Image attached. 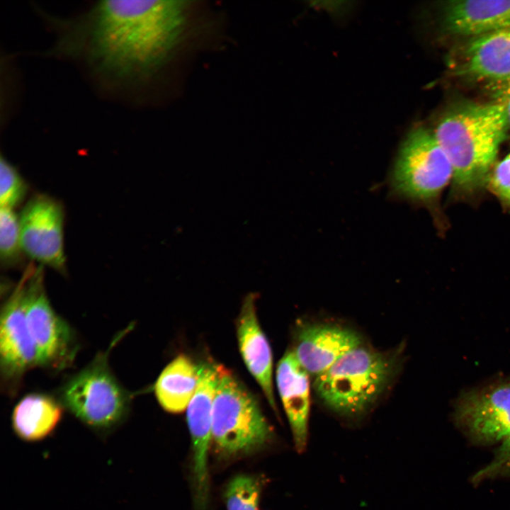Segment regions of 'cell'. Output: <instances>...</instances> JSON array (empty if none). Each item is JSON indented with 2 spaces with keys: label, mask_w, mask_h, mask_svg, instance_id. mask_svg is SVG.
<instances>
[{
  "label": "cell",
  "mask_w": 510,
  "mask_h": 510,
  "mask_svg": "<svg viewBox=\"0 0 510 510\" xmlns=\"http://www.w3.org/2000/svg\"><path fill=\"white\" fill-rule=\"evenodd\" d=\"M217 366H200L196 390L187 407V423L193 445V480L195 506L205 510L210 482L208 454L212 440V409L217 382Z\"/></svg>",
  "instance_id": "11"
},
{
  "label": "cell",
  "mask_w": 510,
  "mask_h": 510,
  "mask_svg": "<svg viewBox=\"0 0 510 510\" xmlns=\"http://www.w3.org/2000/svg\"><path fill=\"white\" fill-rule=\"evenodd\" d=\"M124 333L108 350L98 353L84 368L69 377L59 390V400L77 419L105 437L127 419L131 395L118 382L108 365V355Z\"/></svg>",
  "instance_id": "4"
},
{
  "label": "cell",
  "mask_w": 510,
  "mask_h": 510,
  "mask_svg": "<svg viewBox=\"0 0 510 510\" xmlns=\"http://www.w3.org/2000/svg\"><path fill=\"white\" fill-rule=\"evenodd\" d=\"M261 488V480L255 476H235L224 492L227 510H259Z\"/></svg>",
  "instance_id": "19"
},
{
  "label": "cell",
  "mask_w": 510,
  "mask_h": 510,
  "mask_svg": "<svg viewBox=\"0 0 510 510\" xmlns=\"http://www.w3.org/2000/svg\"><path fill=\"white\" fill-rule=\"evenodd\" d=\"M493 96L494 101L501 104L506 113L508 126L510 128V81L487 86Z\"/></svg>",
  "instance_id": "24"
},
{
  "label": "cell",
  "mask_w": 510,
  "mask_h": 510,
  "mask_svg": "<svg viewBox=\"0 0 510 510\" xmlns=\"http://www.w3.org/2000/svg\"><path fill=\"white\" fill-rule=\"evenodd\" d=\"M212 440L227 458L254 453L273 438V430L254 396L232 373L217 366Z\"/></svg>",
  "instance_id": "5"
},
{
  "label": "cell",
  "mask_w": 510,
  "mask_h": 510,
  "mask_svg": "<svg viewBox=\"0 0 510 510\" xmlns=\"http://www.w3.org/2000/svg\"><path fill=\"white\" fill-rule=\"evenodd\" d=\"M309 375L292 350L285 352L276 369L280 397L289 421L296 450H305L308 437L310 414Z\"/></svg>",
  "instance_id": "15"
},
{
  "label": "cell",
  "mask_w": 510,
  "mask_h": 510,
  "mask_svg": "<svg viewBox=\"0 0 510 510\" xmlns=\"http://www.w3.org/2000/svg\"><path fill=\"white\" fill-rule=\"evenodd\" d=\"M28 189V183L18 169L1 155L0 159L1 208L14 210L26 198Z\"/></svg>",
  "instance_id": "21"
},
{
  "label": "cell",
  "mask_w": 510,
  "mask_h": 510,
  "mask_svg": "<svg viewBox=\"0 0 510 510\" xmlns=\"http://www.w3.org/2000/svg\"><path fill=\"white\" fill-rule=\"evenodd\" d=\"M443 23L449 33L468 38L510 28V0L450 1Z\"/></svg>",
  "instance_id": "16"
},
{
  "label": "cell",
  "mask_w": 510,
  "mask_h": 510,
  "mask_svg": "<svg viewBox=\"0 0 510 510\" xmlns=\"http://www.w3.org/2000/svg\"><path fill=\"white\" fill-rule=\"evenodd\" d=\"M28 266L4 302L0 322V367L2 382L10 394L16 392L23 375L38 366L35 346L26 314L28 282L34 268Z\"/></svg>",
  "instance_id": "8"
},
{
  "label": "cell",
  "mask_w": 510,
  "mask_h": 510,
  "mask_svg": "<svg viewBox=\"0 0 510 510\" xmlns=\"http://www.w3.org/2000/svg\"><path fill=\"white\" fill-rule=\"evenodd\" d=\"M295 339L293 352L308 375L315 378L363 344L356 331L329 322L302 324L296 329Z\"/></svg>",
  "instance_id": "13"
},
{
  "label": "cell",
  "mask_w": 510,
  "mask_h": 510,
  "mask_svg": "<svg viewBox=\"0 0 510 510\" xmlns=\"http://www.w3.org/2000/svg\"><path fill=\"white\" fill-rule=\"evenodd\" d=\"M499 477H510V434L500 443L492 460L476 472L470 481L477 484Z\"/></svg>",
  "instance_id": "22"
},
{
  "label": "cell",
  "mask_w": 510,
  "mask_h": 510,
  "mask_svg": "<svg viewBox=\"0 0 510 510\" xmlns=\"http://www.w3.org/2000/svg\"><path fill=\"white\" fill-rule=\"evenodd\" d=\"M451 72L487 86L510 81V28L468 38L448 59Z\"/></svg>",
  "instance_id": "12"
},
{
  "label": "cell",
  "mask_w": 510,
  "mask_h": 510,
  "mask_svg": "<svg viewBox=\"0 0 510 510\" xmlns=\"http://www.w3.org/2000/svg\"><path fill=\"white\" fill-rule=\"evenodd\" d=\"M186 1L106 0L64 21L55 51L78 57L97 74L142 80L170 57L186 24Z\"/></svg>",
  "instance_id": "1"
},
{
  "label": "cell",
  "mask_w": 510,
  "mask_h": 510,
  "mask_svg": "<svg viewBox=\"0 0 510 510\" xmlns=\"http://www.w3.org/2000/svg\"><path fill=\"white\" fill-rule=\"evenodd\" d=\"M63 409L61 403L50 395L28 394L13 409V431L24 442H40L55 431L62 420Z\"/></svg>",
  "instance_id": "17"
},
{
  "label": "cell",
  "mask_w": 510,
  "mask_h": 510,
  "mask_svg": "<svg viewBox=\"0 0 510 510\" xmlns=\"http://www.w3.org/2000/svg\"><path fill=\"white\" fill-rule=\"evenodd\" d=\"M23 251L19 215L14 210L0 209V259L1 265L6 268L18 265L21 260Z\"/></svg>",
  "instance_id": "20"
},
{
  "label": "cell",
  "mask_w": 510,
  "mask_h": 510,
  "mask_svg": "<svg viewBox=\"0 0 510 510\" xmlns=\"http://www.w3.org/2000/svg\"><path fill=\"white\" fill-rule=\"evenodd\" d=\"M486 184L502 203L510 206V154L490 171Z\"/></svg>",
  "instance_id": "23"
},
{
  "label": "cell",
  "mask_w": 510,
  "mask_h": 510,
  "mask_svg": "<svg viewBox=\"0 0 510 510\" xmlns=\"http://www.w3.org/2000/svg\"><path fill=\"white\" fill-rule=\"evenodd\" d=\"M508 127L495 101L459 103L442 116L433 132L451 162L458 191L472 193L486 183Z\"/></svg>",
  "instance_id": "2"
},
{
  "label": "cell",
  "mask_w": 510,
  "mask_h": 510,
  "mask_svg": "<svg viewBox=\"0 0 510 510\" xmlns=\"http://www.w3.org/2000/svg\"><path fill=\"white\" fill-rule=\"evenodd\" d=\"M26 314L38 366L55 370L70 366L79 345L74 330L51 306L45 289L42 266L35 268L28 280Z\"/></svg>",
  "instance_id": "7"
},
{
  "label": "cell",
  "mask_w": 510,
  "mask_h": 510,
  "mask_svg": "<svg viewBox=\"0 0 510 510\" xmlns=\"http://www.w3.org/2000/svg\"><path fill=\"white\" fill-rule=\"evenodd\" d=\"M257 297L256 293H249L244 298L237 322L239 348L247 369L277 413L272 382V353L257 318Z\"/></svg>",
  "instance_id": "14"
},
{
  "label": "cell",
  "mask_w": 510,
  "mask_h": 510,
  "mask_svg": "<svg viewBox=\"0 0 510 510\" xmlns=\"http://www.w3.org/2000/svg\"><path fill=\"white\" fill-rule=\"evenodd\" d=\"M402 351H381L363 344L315 378L313 389L333 412L348 417L366 413L397 374Z\"/></svg>",
  "instance_id": "3"
},
{
  "label": "cell",
  "mask_w": 510,
  "mask_h": 510,
  "mask_svg": "<svg viewBox=\"0 0 510 510\" xmlns=\"http://www.w3.org/2000/svg\"><path fill=\"white\" fill-rule=\"evenodd\" d=\"M64 222L62 203L44 193L32 196L19 215L23 253L62 273L66 269Z\"/></svg>",
  "instance_id": "9"
},
{
  "label": "cell",
  "mask_w": 510,
  "mask_h": 510,
  "mask_svg": "<svg viewBox=\"0 0 510 510\" xmlns=\"http://www.w3.org/2000/svg\"><path fill=\"white\" fill-rule=\"evenodd\" d=\"M200 378V367L181 354L162 371L154 387L162 407L171 413H179L187 408Z\"/></svg>",
  "instance_id": "18"
},
{
  "label": "cell",
  "mask_w": 510,
  "mask_h": 510,
  "mask_svg": "<svg viewBox=\"0 0 510 510\" xmlns=\"http://www.w3.org/2000/svg\"><path fill=\"white\" fill-rule=\"evenodd\" d=\"M453 415L471 442L500 443L510 434V382L465 392L456 402Z\"/></svg>",
  "instance_id": "10"
},
{
  "label": "cell",
  "mask_w": 510,
  "mask_h": 510,
  "mask_svg": "<svg viewBox=\"0 0 510 510\" xmlns=\"http://www.w3.org/2000/svg\"><path fill=\"white\" fill-rule=\"evenodd\" d=\"M453 177L451 162L434 132L419 127L403 141L389 181L396 197L428 203L438 196Z\"/></svg>",
  "instance_id": "6"
}]
</instances>
